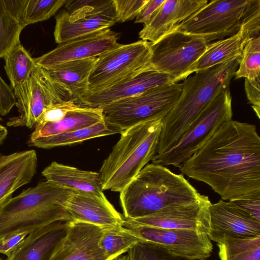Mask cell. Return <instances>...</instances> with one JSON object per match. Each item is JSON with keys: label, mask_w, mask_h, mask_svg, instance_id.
I'll list each match as a JSON object with an SVG mask.
<instances>
[{"label": "cell", "mask_w": 260, "mask_h": 260, "mask_svg": "<svg viewBox=\"0 0 260 260\" xmlns=\"http://www.w3.org/2000/svg\"><path fill=\"white\" fill-rule=\"evenodd\" d=\"M123 131L104 120L92 125L52 136L28 140L29 146L50 149L55 147L71 145L86 140L116 134Z\"/></svg>", "instance_id": "4316f807"}, {"label": "cell", "mask_w": 260, "mask_h": 260, "mask_svg": "<svg viewBox=\"0 0 260 260\" xmlns=\"http://www.w3.org/2000/svg\"><path fill=\"white\" fill-rule=\"evenodd\" d=\"M148 0H113L117 22H123L137 17Z\"/></svg>", "instance_id": "e575fe53"}, {"label": "cell", "mask_w": 260, "mask_h": 260, "mask_svg": "<svg viewBox=\"0 0 260 260\" xmlns=\"http://www.w3.org/2000/svg\"><path fill=\"white\" fill-rule=\"evenodd\" d=\"M29 234V232H18L0 237V253L8 256Z\"/></svg>", "instance_id": "ab89813d"}, {"label": "cell", "mask_w": 260, "mask_h": 260, "mask_svg": "<svg viewBox=\"0 0 260 260\" xmlns=\"http://www.w3.org/2000/svg\"><path fill=\"white\" fill-rule=\"evenodd\" d=\"M210 239L220 243L226 238H246L260 235V221L222 199L209 209Z\"/></svg>", "instance_id": "ac0fdd59"}, {"label": "cell", "mask_w": 260, "mask_h": 260, "mask_svg": "<svg viewBox=\"0 0 260 260\" xmlns=\"http://www.w3.org/2000/svg\"><path fill=\"white\" fill-rule=\"evenodd\" d=\"M162 119L123 131L100 170L102 189L120 192L156 154Z\"/></svg>", "instance_id": "5b68a950"}, {"label": "cell", "mask_w": 260, "mask_h": 260, "mask_svg": "<svg viewBox=\"0 0 260 260\" xmlns=\"http://www.w3.org/2000/svg\"><path fill=\"white\" fill-rule=\"evenodd\" d=\"M240 58L196 72L184 79L179 97L162 119L156 154L175 146L210 102L221 90L229 87Z\"/></svg>", "instance_id": "7a4b0ae2"}, {"label": "cell", "mask_w": 260, "mask_h": 260, "mask_svg": "<svg viewBox=\"0 0 260 260\" xmlns=\"http://www.w3.org/2000/svg\"><path fill=\"white\" fill-rule=\"evenodd\" d=\"M37 164L35 150L7 155L0 153V207L12 198L14 191L31 181Z\"/></svg>", "instance_id": "44dd1931"}, {"label": "cell", "mask_w": 260, "mask_h": 260, "mask_svg": "<svg viewBox=\"0 0 260 260\" xmlns=\"http://www.w3.org/2000/svg\"><path fill=\"white\" fill-rule=\"evenodd\" d=\"M55 17L54 30L58 44L99 30L110 28L117 19L113 0H66Z\"/></svg>", "instance_id": "8fae6325"}, {"label": "cell", "mask_w": 260, "mask_h": 260, "mask_svg": "<svg viewBox=\"0 0 260 260\" xmlns=\"http://www.w3.org/2000/svg\"><path fill=\"white\" fill-rule=\"evenodd\" d=\"M0 260H3L1 258H0Z\"/></svg>", "instance_id": "ee69618b"}, {"label": "cell", "mask_w": 260, "mask_h": 260, "mask_svg": "<svg viewBox=\"0 0 260 260\" xmlns=\"http://www.w3.org/2000/svg\"><path fill=\"white\" fill-rule=\"evenodd\" d=\"M66 0H20L19 21L27 25L46 20L53 16Z\"/></svg>", "instance_id": "1f68e13d"}, {"label": "cell", "mask_w": 260, "mask_h": 260, "mask_svg": "<svg viewBox=\"0 0 260 260\" xmlns=\"http://www.w3.org/2000/svg\"><path fill=\"white\" fill-rule=\"evenodd\" d=\"M211 204L208 196L201 194L194 202L168 206L150 215L129 220L144 225L187 230L208 235Z\"/></svg>", "instance_id": "9a60e30c"}, {"label": "cell", "mask_w": 260, "mask_h": 260, "mask_svg": "<svg viewBox=\"0 0 260 260\" xmlns=\"http://www.w3.org/2000/svg\"><path fill=\"white\" fill-rule=\"evenodd\" d=\"M260 16L246 23L235 34L209 43L205 52L198 61L193 73L207 70L231 59L241 57L247 43L259 36Z\"/></svg>", "instance_id": "7402d4cb"}, {"label": "cell", "mask_w": 260, "mask_h": 260, "mask_svg": "<svg viewBox=\"0 0 260 260\" xmlns=\"http://www.w3.org/2000/svg\"><path fill=\"white\" fill-rule=\"evenodd\" d=\"M204 39L172 31L155 43H150L148 68L170 75L175 82L193 73L198 61L208 48Z\"/></svg>", "instance_id": "9c48e42d"}, {"label": "cell", "mask_w": 260, "mask_h": 260, "mask_svg": "<svg viewBox=\"0 0 260 260\" xmlns=\"http://www.w3.org/2000/svg\"><path fill=\"white\" fill-rule=\"evenodd\" d=\"M182 89V83L174 82L99 108L105 121L124 131L141 123L164 119L177 101Z\"/></svg>", "instance_id": "52a82bcc"}, {"label": "cell", "mask_w": 260, "mask_h": 260, "mask_svg": "<svg viewBox=\"0 0 260 260\" xmlns=\"http://www.w3.org/2000/svg\"><path fill=\"white\" fill-rule=\"evenodd\" d=\"M7 135V128L0 124V145L3 143Z\"/></svg>", "instance_id": "b9f144b4"}, {"label": "cell", "mask_w": 260, "mask_h": 260, "mask_svg": "<svg viewBox=\"0 0 260 260\" xmlns=\"http://www.w3.org/2000/svg\"><path fill=\"white\" fill-rule=\"evenodd\" d=\"M103 228L78 221H69L67 233L49 260H114L99 245Z\"/></svg>", "instance_id": "2e32d148"}, {"label": "cell", "mask_w": 260, "mask_h": 260, "mask_svg": "<svg viewBox=\"0 0 260 260\" xmlns=\"http://www.w3.org/2000/svg\"><path fill=\"white\" fill-rule=\"evenodd\" d=\"M222 200L260 194V137L256 126L230 120L179 168Z\"/></svg>", "instance_id": "6da1fadb"}, {"label": "cell", "mask_w": 260, "mask_h": 260, "mask_svg": "<svg viewBox=\"0 0 260 260\" xmlns=\"http://www.w3.org/2000/svg\"><path fill=\"white\" fill-rule=\"evenodd\" d=\"M128 260H206L207 258H190L178 255L165 247L147 241H141L128 251Z\"/></svg>", "instance_id": "836d02e7"}, {"label": "cell", "mask_w": 260, "mask_h": 260, "mask_svg": "<svg viewBox=\"0 0 260 260\" xmlns=\"http://www.w3.org/2000/svg\"><path fill=\"white\" fill-rule=\"evenodd\" d=\"M260 77L253 80L245 79L244 88L247 98L257 117L260 118Z\"/></svg>", "instance_id": "74e56055"}, {"label": "cell", "mask_w": 260, "mask_h": 260, "mask_svg": "<svg viewBox=\"0 0 260 260\" xmlns=\"http://www.w3.org/2000/svg\"><path fill=\"white\" fill-rule=\"evenodd\" d=\"M232 117V96L228 87L221 90L210 102L175 146L155 155L152 163L179 168Z\"/></svg>", "instance_id": "ba28073f"}, {"label": "cell", "mask_w": 260, "mask_h": 260, "mask_svg": "<svg viewBox=\"0 0 260 260\" xmlns=\"http://www.w3.org/2000/svg\"><path fill=\"white\" fill-rule=\"evenodd\" d=\"M234 76L253 80L260 77V37L252 38L245 45Z\"/></svg>", "instance_id": "d6a6232c"}, {"label": "cell", "mask_w": 260, "mask_h": 260, "mask_svg": "<svg viewBox=\"0 0 260 260\" xmlns=\"http://www.w3.org/2000/svg\"><path fill=\"white\" fill-rule=\"evenodd\" d=\"M20 0H0V58L20 43Z\"/></svg>", "instance_id": "83f0119b"}, {"label": "cell", "mask_w": 260, "mask_h": 260, "mask_svg": "<svg viewBox=\"0 0 260 260\" xmlns=\"http://www.w3.org/2000/svg\"><path fill=\"white\" fill-rule=\"evenodd\" d=\"M150 56V42L143 40L120 44L105 52L98 57L87 92L102 90L134 77L148 68Z\"/></svg>", "instance_id": "30bf717a"}, {"label": "cell", "mask_w": 260, "mask_h": 260, "mask_svg": "<svg viewBox=\"0 0 260 260\" xmlns=\"http://www.w3.org/2000/svg\"><path fill=\"white\" fill-rule=\"evenodd\" d=\"M114 260H128L127 255H123L121 256H118L117 258L114 259Z\"/></svg>", "instance_id": "7bdbcfd3"}, {"label": "cell", "mask_w": 260, "mask_h": 260, "mask_svg": "<svg viewBox=\"0 0 260 260\" xmlns=\"http://www.w3.org/2000/svg\"><path fill=\"white\" fill-rule=\"evenodd\" d=\"M142 241L123 226L104 228L99 245L109 256L117 258Z\"/></svg>", "instance_id": "4dcf8cb0"}, {"label": "cell", "mask_w": 260, "mask_h": 260, "mask_svg": "<svg viewBox=\"0 0 260 260\" xmlns=\"http://www.w3.org/2000/svg\"><path fill=\"white\" fill-rule=\"evenodd\" d=\"M78 107L73 100L52 104L44 109L36 124L59 121L70 111Z\"/></svg>", "instance_id": "d590c367"}, {"label": "cell", "mask_w": 260, "mask_h": 260, "mask_svg": "<svg viewBox=\"0 0 260 260\" xmlns=\"http://www.w3.org/2000/svg\"><path fill=\"white\" fill-rule=\"evenodd\" d=\"M47 181L77 192L104 195L99 173L52 162L42 172Z\"/></svg>", "instance_id": "cb8c5ba5"}, {"label": "cell", "mask_w": 260, "mask_h": 260, "mask_svg": "<svg viewBox=\"0 0 260 260\" xmlns=\"http://www.w3.org/2000/svg\"><path fill=\"white\" fill-rule=\"evenodd\" d=\"M119 34L107 28L59 44L50 51L35 58L37 66L47 71L62 63L97 57L119 46Z\"/></svg>", "instance_id": "5bb4252c"}, {"label": "cell", "mask_w": 260, "mask_h": 260, "mask_svg": "<svg viewBox=\"0 0 260 260\" xmlns=\"http://www.w3.org/2000/svg\"><path fill=\"white\" fill-rule=\"evenodd\" d=\"M73 191L46 180L11 198L0 207V237L72 221L66 204Z\"/></svg>", "instance_id": "277c9868"}, {"label": "cell", "mask_w": 260, "mask_h": 260, "mask_svg": "<svg viewBox=\"0 0 260 260\" xmlns=\"http://www.w3.org/2000/svg\"><path fill=\"white\" fill-rule=\"evenodd\" d=\"M166 0H148L138 15L135 23L144 24L149 22Z\"/></svg>", "instance_id": "60d3db41"}, {"label": "cell", "mask_w": 260, "mask_h": 260, "mask_svg": "<svg viewBox=\"0 0 260 260\" xmlns=\"http://www.w3.org/2000/svg\"><path fill=\"white\" fill-rule=\"evenodd\" d=\"M66 208L72 221H78L102 228L122 226L125 220L105 194L73 191Z\"/></svg>", "instance_id": "d6986e66"}, {"label": "cell", "mask_w": 260, "mask_h": 260, "mask_svg": "<svg viewBox=\"0 0 260 260\" xmlns=\"http://www.w3.org/2000/svg\"><path fill=\"white\" fill-rule=\"evenodd\" d=\"M258 16L260 0H213L172 31L200 37L210 43L236 34Z\"/></svg>", "instance_id": "8992f818"}, {"label": "cell", "mask_w": 260, "mask_h": 260, "mask_svg": "<svg viewBox=\"0 0 260 260\" xmlns=\"http://www.w3.org/2000/svg\"><path fill=\"white\" fill-rule=\"evenodd\" d=\"M97 59L98 57L67 61L47 71L53 82L75 102L88 91L89 77Z\"/></svg>", "instance_id": "d4e9b609"}, {"label": "cell", "mask_w": 260, "mask_h": 260, "mask_svg": "<svg viewBox=\"0 0 260 260\" xmlns=\"http://www.w3.org/2000/svg\"><path fill=\"white\" fill-rule=\"evenodd\" d=\"M104 120L101 108L78 107L60 121L36 124L28 140L52 136L89 126Z\"/></svg>", "instance_id": "484cf974"}, {"label": "cell", "mask_w": 260, "mask_h": 260, "mask_svg": "<svg viewBox=\"0 0 260 260\" xmlns=\"http://www.w3.org/2000/svg\"><path fill=\"white\" fill-rule=\"evenodd\" d=\"M18 108L17 116L10 117V127H35L48 106L65 101H74L71 95L55 83L48 71L37 66L28 79L13 90Z\"/></svg>", "instance_id": "7c38bea8"}, {"label": "cell", "mask_w": 260, "mask_h": 260, "mask_svg": "<svg viewBox=\"0 0 260 260\" xmlns=\"http://www.w3.org/2000/svg\"><path fill=\"white\" fill-rule=\"evenodd\" d=\"M122 226L141 240L162 246L182 256L207 258L212 252L213 245L205 234L144 225L126 219Z\"/></svg>", "instance_id": "4fadbf2b"}, {"label": "cell", "mask_w": 260, "mask_h": 260, "mask_svg": "<svg viewBox=\"0 0 260 260\" xmlns=\"http://www.w3.org/2000/svg\"><path fill=\"white\" fill-rule=\"evenodd\" d=\"M169 75L148 68L128 80L102 90L87 92L76 101L79 107L99 108L150 89L174 83Z\"/></svg>", "instance_id": "e0dca14e"}, {"label": "cell", "mask_w": 260, "mask_h": 260, "mask_svg": "<svg viewBox=\"0 0 260 260\" xmlns=\"http://www.w3.org/2000/svg\"><path fill=\"white\" fill-rule=\"evenodd\" d=\"M5 69L12 90L23 84L37 66L34 58L20 43L4 56Z\"/></svg>", "instance_id": "f1b7e54d"}, {"label": "cell", "mask_w": 260, "mask_h": 260, "mask_svg": "<svg viewBox=\"0 0 260 260\" xmlns=\"http://www.w3.org/2000/svg\"><path fill=\"white\" fill-rule=\"evenodd\" d=\"M208 3L207 0H166L139 32L141 40L153 43L172 31Z\"/></svg>", "instance_id": "ffe728a7"}, {"label": "cell", "mask_w": 260, "mask_h": 260, "mask_svg": "<svg viewBox=\"0 0 260 260\" xmlns=\"http://www.w3.org/2000/svg\"><path fill=\"white\" fill-rule=\"evenodd\" d=\"M217 245L220 260H260V235L226 238Z\"/></svg>", "instance_id": "f546056e"}, {"label": "cell", "mask_w": 260, "mask_h": 260, "mask_svg": "<svg viewBox=\"0 0 260 260\" xmlns=\"http://www.w3.org/2000/svg\"><path fill=\"white\" fill-rule=\"evenodd\" d=\"M123 216L135 219L165 207L197 200L201 194L184 177L165 166L146 165L120 192Z\"/></svg>", "instance_id": "3957f363"}, {"label": "cell", "mask_w": 260, "mask_h": 260, "mask_svg": "<svg viewBox=\"0 0 260 260\" xmlns=\"http://www.w3.org/2000/svg\"><path fill=\"white\" fill-rule=\"evenodd\" d=\"M16 103L13 90L0 76V115L5 116L8 114Z\"/></svg>", "instance_id": "f35d334b"}, {"label": "cell", "mask_w": 260, "mask_h": 260, "mask_svg": "<svg viewBox=\"0 0 260 260\" xmlns=\"http://www.w3.org/2000/svg\"><path fill=\"white\" fill-rule=\"evenodd\" d=\"M229 201L254 219L260 221V194L242 197Z\"/></svg>", "instance_id": "8d00e7d4"}, {"label": "cell", "mask_w": 260, "mask_h": 260, "mask_svg": "<svg viewBox=\"0 0 260 260\" xmlns=\"http://www.w3.org/2000/svg\"><path fill=\"white\" fill-rule=\"evenodd\" d=\"M57 221L28 234L7 260H49L66 236L69 221Z\"/></svg>", "instance_id": "603a6c76"}]
</instances>
